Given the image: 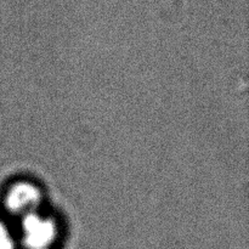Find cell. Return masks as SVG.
Masks as SVG:
<instances>
[{
  "label": "cell",
  "mask_w": 249,
  "mask_h": 249,
  "mask_svg": "<svg viewBox=\"0 0 249 249\" xmlns=\"http://www.w3.org/2000/svg\"><path fill=\"white\" fill-rule=\"evenodd\" d=\"M22 237L28 249H48L56 237V226L53 220L36 213L23 216Z\"/></svg>",
  "instance_id": "6da1fadb"
},
{
  "label": "cell",
  "mask_w": 249,
  "mask_h": 249,
  "mask_svg": "<svg viewBox=\"0 0 249 249\" xmlns=\"http://www.w3.org/2000/svg\"><path fill=\"white\" fill-rule=\"evenodd\" d=\"M41 202V192L36 185L21 181L15 184L7 191L5 197V206L12 214L28 215L36 213V207Z\"/></svg>",
  "instance_id": "7a4b0ae2"
},
{
  "label": "cell",
  "mask_w": 249,
  "mask_h": 249,
  "mask_svg": "<svg viewBox=\"0 0 249 249\" xmlns=\"http://www.w3.org/2000/svg\"><path fill=\"white\" fill-rule=\"evenodd\" d=\"M15 243L10 230L2 221H0V249H14Z\"/></svg>",
  "instance_id": "3957f363"
}]
</instances>
